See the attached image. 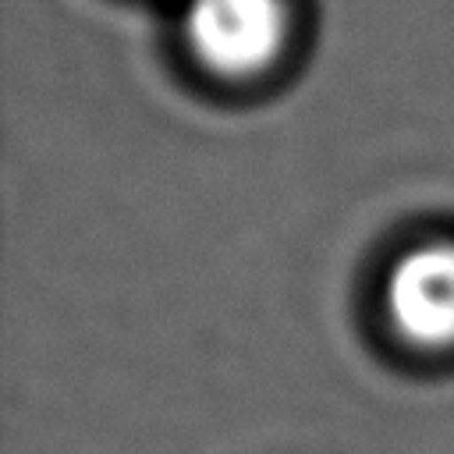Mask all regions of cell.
Instances as JSON below:
<instances>
[{
	"instance_id": "1",
	"label": "cell",
	"mask_w": 454,
	"mask_h": 454,
	"mask_svg": "<svg viewBox=\"0 0 454 454\" xmlns=\"http://www.w3.org/2000/svg\"><path fill=\"white\" fill-rule=\"evenodd\" d=\"M192 50L223 74H248L270 64L284 35L280 0H192L184 14Z\"/></svg>"
},
{
	"instance_id": "2",
	"label": "cell",
	"mask_w": 454,
	"mask_h": 454,
	"mask_svg": "<svg viewBox=\"0 0 454 454\" xmlns=\"http://www.w3.org/2000/svg\"><path fill=\"white\" fill-rule=\"evenodd\" d=\"M394 326L415 344L454 340V248L433 245L408 252L387 284Z\"/></svg>"
}]
</instances>
